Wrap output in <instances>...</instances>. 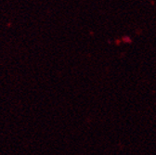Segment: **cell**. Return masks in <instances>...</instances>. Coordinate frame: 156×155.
Instances as JSON below:
<instances>
[{
  "label": "cell",
  "mask_w": 156,
  "mask_h": 155,
  "mask_svg": "<svg viewBox=\"0 0 156 155\" xmlns=\"http://www.w3.org/2000/svg\"><path fill=\"white\" fill-rule=\"evenodd\" d=\"M125 41H126V42H129V43H130V42H131V39H130L129 37H126V38H125Z\"/></svg>",
  "instance_id": "1"
}]
</instances>
